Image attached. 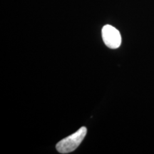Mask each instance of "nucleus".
Listing matches in <instances>:
<instances>
[{"label": "nucleus", "instance_id": "f03ea898", "mask_svg": "<svg viewBox=\"0 0 154 154\" xmlns=\"http://www.w3.org/2000/svg\"><path fill=\"white\" fill-rule=\"evenodd\" d=\"M102 38L104 44L110 49H117L121 46L120 32L111 25H105L102 29Z\"/></svg>", "mask_w": 154, "mask_h": 154}, {"label": "nucleus", "instance_id": "f257e3e1", "mask_svg": "<svg viewBox=\"0 0 154 154\" xmlns=\"http://www.w3.org/2000/svg\"><path fill=\"white\" fill-rule=\"evenodd\" d=\"M86 132V127H82L74 134L63 138L57 144V150L60 153H69L76 150L85 137Z\"/></svg>", "mask_w": 154, "mask_h": 154}]
</instances>
